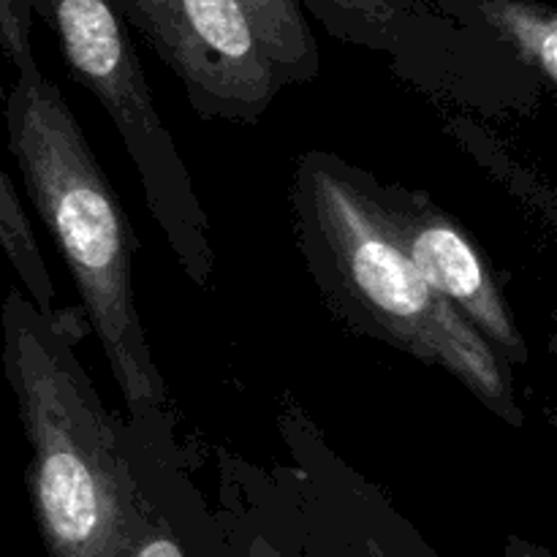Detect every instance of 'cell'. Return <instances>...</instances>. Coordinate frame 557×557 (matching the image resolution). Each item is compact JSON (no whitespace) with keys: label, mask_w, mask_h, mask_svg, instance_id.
<instances>
[{"label":"cell","mask_w":557,"mask_h":557,"mask_svg":"<svg viewBox=\"0 0 557 557\" xmlns=\"http://www.w3.org/2000/svg\"><path fill=\"white\" fill-rule=\"evenodd\" d=\"M3 373L30 444L27 495L49 557H117L139 531L147 484L131 466L65 332L11 288L3 299Z\"/></svg>","instance_id":"1"},{"label":"cell","mask_w":557,"mask_h":557,"mask_svg":"<svg viewBox=\"0 0 557 557\" xmlns=\"http://www.w3.org/2000/svg\"><path fill=\"white\" fill-rule=\"evenodd\" d=\"M9 150L44 226L63 253L82 299V315L101 341L114 381L134 417L166 403L134 302L136 239L125 207L98 166L85 131L36 60L16 65L3 96Z\"/></svg>","instance_id":"2"},{"label":"cell","mask_w":557,"mask_h":557,"mask_svg":"<svg viewBox=\"0 0 557 557\" xmlns=\"http://www.w3.org/2000/svg\"><path fill=\"white\" fill-rule=\"evenodd\" d=\"M297 210L315 281L343 315L444 368L509 424L522 422L506 359L419 275L359 172L308 156L297 172Z\"/></svg>","instance_id":"3"},{"label":"cell","mask_w":557,"mask_h":557,"mask_svg":"<svg viewBox=\"0 0 557 557\" xmlns=\"http://www.w3.org/2000/svg\"><path fill=\"white\" fill-rule=\"evenodd\" d=\"M33 16L54 33L65 65L96 96L128 150L147 210L161 226L180 267L207 286L215 267L210 221L196 196L188 166L152 101L128 22L117 0H30Z\"/></svg>","instance_id":"4"},{"label":"cell","mask_w":557,"mask_h":557,"mask_svg":"<svg viewBox=\"0 0 557 557\" xmlns=\"http://www.w3.org/2000/svg\"><path fill=\"white\" fill-rule=\"evenodd\" d=\"M201 117L256 123L281 82L237 0H117Z\"/></svg>","instance_id":"5"},{"label":"cell","mask_w":557,"mask_h":557,"mask_svg":"<svg viewBox=\"0 0 557 557\" xmlns=\"http://www.w3.org/2000/svg\"><path fill=\"white\" fill-rule=\"evenodd\" d=\"M359 177L428 286L460 310L462 319L506 359V364H525L531 359L525 337L473 239L428 196L384 188L368 174Z\"/></svg>","instance_id":"6"},{"label":"cell","mask_w":557,"mask_h":557,"mask_svg":"<svg viewBox=\"0 0 557 557\" xmlns=\"http://www.w3.org/2000/svg\"><path fill=\"white\" fill-rule=\"evenodd\" d=\"M449 20L473 27L539 76L557 82V14L539 0H417Z\"/></svg>","instance_id":"7"},{"label":"cell","mask_w":557,"mask_h":557,"mask_svg":"<svg viewBox=\"0 0 557 557\" xmlns=\"http://www.w3.org/2000/svg\"><path fill=\"white\" fill-rule=\"evenodd\" d=\"M117 557H228L223 528L205 509L180 498H161L147 484L139 531Z\"/></svg>","instance_id":"8"},{"label":"cell","mask_w":557,"mask_h":557,"mask_svg":"<svg viewBox=\"0 0 557 557\" xmlns=\"http://www.w3.org/2000/svg\"><path fill=\"white\" fill-rule=\"evenodd\" d=\"M223 528L228 557H341L319 517L237 509Z\"/></svg>","instance_id":"9"},{"label":"cell","mask_w":557,"mask_h":557,"mask_svg":"<svg viewBox=\"0 0 557 557\" xmlns=\"http://www.w3.org/2000/svg\"><path fill=\"white\" fill-rule=\"evenodd\" d=\"M299 5L343 41L395 54L419 49L406 0H299Z\"/></svg>","instance_id":"10"},{"label":"cell","mask_w":557,"mask_h":557,"mask_svg":"<svg viewBox=\"0 0 557 557\" xmlns=\"http://www.w3.org/2000/svg\"><path fill=\"white\" fill-rule=\"evenodd\" d=\"M264 44L281 85H302L319 74V44L299 0H237Z\"/></svg>","instance_id":"11"},{"label":"cell","mask_w":557,"mask_h":557,"mask_svg":"<svg viewBox=\"0 0 557 557\" xmlns=\"http://www.w3.org/2000/svg\"><path fill=\"white\" fill-rule=\"evenodd\" d=\"M321 525L335 542L341 557H435L408 525L397 522L384 509H330L319 515Z\"/></svg>","instance_id":"12"},{"label":"cell","mask_w":557,"mask_h":557,"mask_svg":"<svg viewBox=\"0 0 557 557\" xmlns=\"http://www.w3.org/2000/svg\"><path fill=\"white\" fill-rule=\"evenodd\" d=\"M0 250L20 275L30 302L44 315H58L60 310L54 313V283L49 277L47 264H44L36 232H33L30 218H27L25 207L16 196L14 183L3 169H0Z\"/></svg>","instance_id":"13"},{"label":"cell","mask_w":557,"mask_h":557,"mask_svg":"<svg viewBox=\"0 0 557 557\" xmlns=\"http://www.w3.org/2000/svg\"><path fill=\"white\" fill-rule=\"evenodd\" d=\"M0 52L14 69L36 60L30 0H0Z\"/></svg>","instance_id":"14"},{"label":"cell","mask_w":557,"mask_h":557,"mask_svg":"<svg viewBox=\"0 0 557 557\" xmlns=\"http://www.w3.org/2000/svg\"><path fill=\"white\" fill-rule=\"evenodd\" d=\"M504 557H555V555L549 553L547 547H542V544L525 542V539L520 536H509L506 539Z\"/></svg>","instance_id":"15"},{"label":"cell","mask_w":557,"mask_h":557,"mask_svg":"<svg viewBox=\"0 0 557 557\" xmlns=\"http://www.w3.org/2000/svg\"><path fill=\"white\" fill-rule=\"evenodd\" d=\"M0 107H3V87H0Z\"/></svg>","instance_id":"16"}]
</instances>
